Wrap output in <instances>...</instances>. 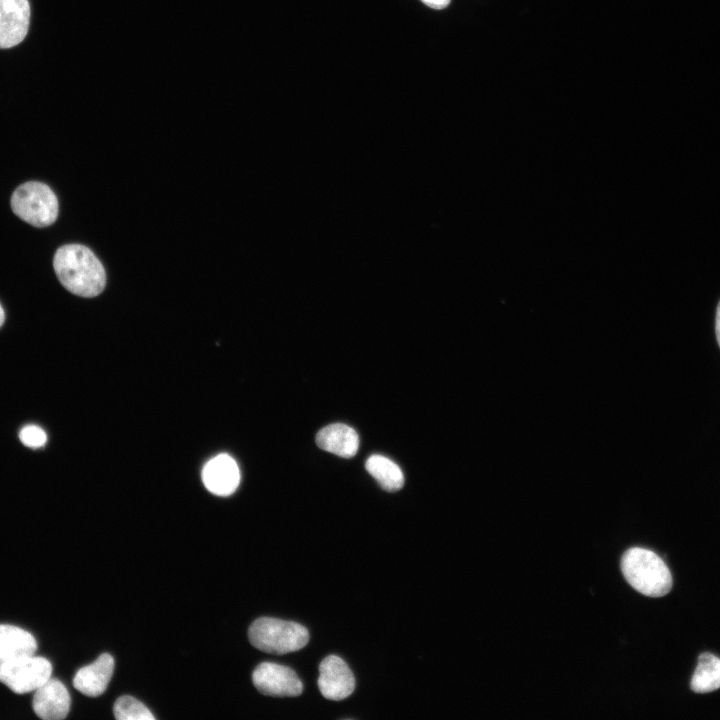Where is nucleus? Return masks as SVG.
Listing matches in <instances>:
<instances>
[{
    "mask_svg": "<svg viewBox=\"0 0 720 720\" xmlns=\"http://www.w3.org/2000/svg\"><path fill=\"white\" fill-rule=\"evenodd\" d=\"M53 266L61 284L81 297H95L106 285L104 267L91 249L80 244L58 248Z\"/></svg>",
    "mask_w": 720,
    "mask_h": 720,
    "instance_id": "f257e3e1",
    "label": "nucleus"
},
{
    "mask_svg": "<svg viewBox=\"0 0 720 720\" xmlns=\"http://www.w3.org/2000/svg\"><path fill=\"white\" fill-rule=\"evenodd\" d=\"M621 571L625 580L639 593L649 597H662L672 588L669 568L655 552L632 547L621 558Z\"/></svg>",
    "mask_w": 720,
    "mask_h": 720,
    "instance_id": "f03ea898",
    "label": "nucleus"
},
{
    "mask_svg": "<svg viewBox=\"0 0 720 720\" xmlns=\"http://www.w3.org/2000/svg\"><path fill=\"white\" fill-rule=\"evenodd\" d=\"M248 637L255 648L272 654L298 651L309 641L308 630L301 624L271 617L253 621Z\"/></svg>",
    "mask_w": 720,
    "mask_h": 720,
    "instance_id": "7ed1b4c3",
    "label": "nucleus"
},
{
    "mask_svg": "<svg viewBox=\"0 0 720 720\" xmlns=\"http://www.w3.org/2000/svg\"><path fill=\"white\" fill-rule=\"evenodd\" d=\"M11 208L22 220L35 227H46L58 216V200L44 183L30 181L20 185L11 196Z\"/></svg>",
    "mask_w": 720,
    "mask_h": 720,
    "instance_id": "20e7f679",
    "label": "nucleus"
},
{
    "mask_svg": "<svg viewBox=\"0 0 720 720\" xmlns=\"http://www.w3.org/2000/svg\"><path fill=\"white\" fill-rule=\"evenodd\" d=\"M51 673L50 661L34 654L0 664V682L17 694L34 692Z\"/></svg>",
    "mask_w": 720,
    "mask_h": 720,
    "instance_id": "39448f33",
    "label": "nucleus"
},
{
    "mask_svg": "<svg viewBox=\"0 0 720 720\" xmlns=\"http://www.w3.org/2000/svg\"><path fill=\"white\" fill-rule=\"evenodd\" d=\"M256 689L268 696L295 697L303 691V684L294 670L272 662L260 663L252 674Z\"/></svg>",
    "mask_w": 720,
    "mask_h": 720,
    "instance_id": "423d86ee",
    "label": "nucleus"
},
{
    "mask_svg": "<svg viewBox=\"0 0 720 720\" xmlns=\"http://www.w3.org/2000/svg\"><path fill=\"white\" fill-rule=\"evenodd\" d=\"M318 687L326 699L339 701L353 693L355 678L340 657L329 655L319 665Z\"/></svg>",
    "mask_w": 720,
    "mask_h": 720,
    "instance_id": "0eeeda50",
    "label": "nucleus"
},
{
    "mask_svg": "<svg viewBox=\"0 0 720 720\" xmlns=\"http://www.w3.org/2000/svg\"><path fill=\"white\" fill-rule=\"evenodd\" d=\"M29 22L28 0H0V48H11L22 42Z\"/></svg>",
    "mask_w": 720,
    "mask_h": 720,
    "instance_id": "6e6552de",
    "label": "nucleus"
},
{
    "mask_svg": "<svg viewBox=\"0 0 720 720\" xmlns=\"http://www.w3.org/2000/svg\"><path fill=\"white\" fill-rule=\"evenodd\" d=\"M70 695L64 684L49 678L34 691L32 706L36 715L44 720L64 719L70 710Z\"/></svg>",
    "mask_w": 720,
    "mask_h": 720,
    "instance_id": "1a4fd4ad",
    "label": "nucleus"
},
{
    "mask_svg": "<svg viewBox=\"0 0 720 720\" xmlns=\"http://www.w3.org/2000/svg\"><path fill=\"white\" fill-rule=\"evenodd\" d=\"M202 480L206 489L212 494L228 496L240 483V471L231 456L220 454L206 463L202 471Z\"/></svg>",
    "mask_w": 720,
    "mask_h": 720,
    "instance_id": "9d476101",
    "label": "nucleus"
},
{
    "mask_svg": "<svg viewBox=\"0 0 720 720\" xmlns=\"http://www.w3.org/2000/svg\"><path fill=\"white\" fill-rule=\"evenodd\" d=\"M114 671V658L101 654L94 662L80 668L74 676V687L82 694L97 697L103 694Z\"/></svg>",
    "mask_w": 720,
    "mask_h": 720,
    "instance_id": "9b49d317",
    "label": "nucleus"
},
{
    "mask_svg": "<svg viewBox=\"0 0 720 720\" xmlns=\"http://www.w3.org/2000/svg\"><path fill=\"white\" fill-rule=\"evenodd\" d=\"M316 443L322 450L340 457L350 458L358 451L359 437L350 426L334 423L322 428L317 433Z\"/></svg>",
    "mask_w": 720,
    "mask_h": 720,
    "instance_id": "f8f14e48",
    "label": "nucleus"
},
{
    "mask_svg": "<svg viewBox=\"0 0 720 720\" xmlns=\"http://www.w3.org/2000/svg\"><path fill=\"white\" fill-rule=\"evenodd\" d=\"M37 649L34 636L13 625L0 624V664L33 655Z\"/></svg>",
    "mask_w": 720,
    "mask_h": 720,
    "instance_id": "ddd939ff",
    "label": "nucleus"
},
{
    "mask_svg": "<svg viewBox=\"0 0 720 720\" xmlns=\"http://www.w3.org/2000/svg\"><path fill=\"white\" fill-rule=\"evenodd\" d=\"M690 688L700 694L720 689V658L708 652L700 654Z\"/></svg>",
    "mask_w": 720,
    "mask_h": 720,
    "instance_id": "4468645a",
    "label": "nucleus"
},
{
    "mask_svg": "<svg viewBox=\"0 0 720 720\" xmlns=\"http://www.w3.org/2000/svg\"><path fill=\"white\" fill-rule=\"evenodd\" d=\"M368 473L374 477L380 487L388 492L402 488L404 476L397 464L382 455L370 456L365 464Z\"/></svg>",
    "mask_w": 720,
    "mask_h": 720,
    "instance_id": "2eb2a0df",
    "label": "nucleus"
},
{
    "mask_svg": "<svg viewBox=\"0 0 720 720\" xmlns=\"http://www.w3.org/2000/svg\"><path fill=\"white\" fill-rule=\"evenodd\" d=\"M114 716L118 720H154L151 711L132 696L119 697L113 707Z\"/></svg>",
    "mask_w": 720,
    "mask_h": 720,
    "instance_id": "dca6fc26",
    "label": "nucleus"
},
{
    "mask_svg": "<svg viewBox=\"0 0 720 720\" xmlns=\"http://www.w3.org/2000/svg\"><path fill=\"white\" fill-rule=\"evenodd\" d=\"M20 441L29 448H40L47 442L45 431L37 425H26L19 432Z\"/></svg>",
    "mask_w": 720,
    "mask_h": 720,
    "instance_id": "f3484780",
    "label": "nucleus"
},
{
    "mask_svg": "<svg viewBox=\"0 0 720 720\" xmlns=\"http://www.w3.org/2000/svg\"><path fill=\"white\" fill-rule=\"evenodd\" d=\"M424 4L433 9H443L449 5L450 0H421Z\"/></svg>",
    "mask_w": 720,
    "mask_h": 720,
    "instance_id": "a211bd4d",
    "label": "nucleus"
},
{
    "mask_svg": "<svg viewBox=\"0 0 720 720\" xmlns=\"http://www.w3.org/2000/svg\"><path fill=\"white\" fill-rule=\"evenodd\" d=\"M715 331H716L717 342L720 347V302L717 306V311H716Z\"/></svg>",
    "mask_w": 720,
    "mask_h": 720,
    "instance_id": "6ab92c4d",
    "label": "nucleus"
},
{
    "mask_svg": "<svg viewBox=\"0 0 720 720\" xmlns=\"http://www.w3.org/2000/svg\"><path fill=\"white\" fill-rule=\"evenodd\" d=\"M4 320H5V313H4V310H3V308H2V306H1V304H0V327H1L2 324L4 323Z\"/></svg>",
    "mask_w": 720,
    "mask_h": 720,
    "instance_id": "aec40b11",
    "label": "nucleus"
}]
</instances>
